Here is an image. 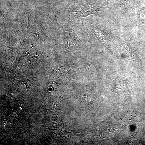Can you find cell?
Returning a JSON list of instances; mask_svg holds the SVG:
<instances>
[{
  "label": "cell",
  "instance_id": "1",
  "mask_svg": "<svg viewBox=\"0 0 145 145\" xmlns=\"http://www.w3.org/2000/svg\"><path fill=\"white\" fill-rule=\"evenodd\" d=\"M104 8L96 0H82L73 5L71 9L73 14L85 18L98 13Z\"/></svg>",
  "mask_w": 145,
  "mask_h": 145
},
{
  "label": "cell",
  "instance_id": "2",
  "mask_svg": "<svg viewBox=\"0 0 145 145\" xmlns=\"http://www.w3.org/2000/svg\"><path fill=\"white\" fill-rule=\"evenodd\" d=\"M92 32L100 42H105L110 39L109 32L104 29L94 27L92 29Z\"/></svg>",
  "mask_w": 145,
  "mask_h": 145
},
{
  "label": "cell",
  "instance_id": "3",
  "mask_svg": "<svg viewBox=\"0 0 145 145\" xmlns=\"http://www.w3.org/2000/svg\"><path fill=\"white\" fill-rule=\"evenodd\" d=\"M63 37L65 45L67 47H72L78 44V40L76 34L72 32L64 31Z\"/></svg>",
  "mask_w": 145,
  "mask_h": 145
},
{
  "label": "cell",
  "instance_id": "4",
  "mask_svg": "<svg viewBox=\"0 0 145 145\" xmlns=\"http://www.w3.org/2000/svg\"><path fill=\"white\" fill-rule=\"evenodd\" d=\"M137 13L138 20L141 22L145 24V7L137 10Z\"/></svg>",
  "mask_w": 145,
  "mask_h": 145
},
{
  "label": "cell",
  "instance_id": "5",
  "mask_svg": "<svg viewBox=\"0 0 145 145\" xmlns=\"http://www.w3.org/2000/svg\"><path fill=\"white\" fill-rule=\"evenodd\" d=\"M121 6L124 9H127L129 5L130 0H119Z\"/></svg>",
  "mask_w": 145,
  "mask_h": 145
}]
</instances>
